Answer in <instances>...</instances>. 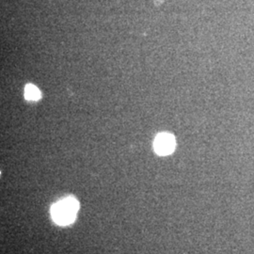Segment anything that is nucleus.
Listing matches in <instances>:
<instances>
[{"label":"nucleus","mask_w":254,"mask_h":254,"mask_svg":"<svg viewBox=\"0 0 254 254\" xmlns=\"http://www.w3.org/2000/svg\"><path fill=\"white\" fill-rule=\"evenodd\" d=\"M79 209V203L72 196L59 200L51 207V216L59 225H68L73 222Z\"/></svg>","instance_id":"f257e3e1"},{"label":"nucleus","mask_w":254,"mask_h":254,"mask_svg":"<svg viewBox=\"0 0 254 254\" xmlns=\"http://www.w3.org/2000/svg\"><path fill=\"white\" fill-rule=\"evenodd\" d=\"M154 150L159 155L172 154L175 148V138L168 133L158 134L154 139Z\"/></svg>","instance_id":"f03ea898"},{"label":"nucleus","mask_w":254,"mask_h":254,"mask_svg":"<svg viewBox=\"0 0 254 254\" xmlns=\"http://www.w3.org/2000/svg\"><path fill=\"white\" fill-rule=\"evenodd\" d=\"M25 97L27 100L38 101L42 97V93L36 86L28 84L25 88Z\"/></svg>","instance_id":"7ed1b4c3"}]
</instances>
